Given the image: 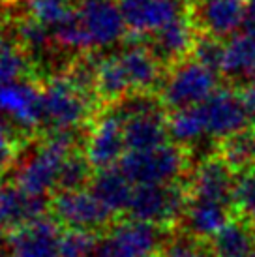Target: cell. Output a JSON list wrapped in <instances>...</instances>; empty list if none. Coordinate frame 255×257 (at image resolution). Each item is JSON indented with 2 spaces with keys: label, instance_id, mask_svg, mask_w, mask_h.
Listing matches in <instances>:
<instances>
[{
  "label": "cell",
  "instance_id": "1",
  "mask_svg": "<svg viewBox=\"0 0 255 257\" xmlns=\"http://www.w3.org/2000/svg\"><path fill=\"white\" fill-rule=\"evenodd\" d=\"M43 132H85L101 105L68 75L55 73L42 81Z\"/></svg>",
  "mask_w": 255,
  "mask_h": 257
},
{
  "label": "cell",
  "instance_id": "2",
  "mask_svg": "<svg viewBox=\"0 0 255 257\" xmlns=\"http://www.w3.org/2000/svg\"><path fill=\"white\" fill-rule=\"evenodd\" d=\"M188 205L190 188L186 179L167 184H135L124 218L147 221L165 233H173L182 227Z\"/></svg>",
  "mask_w": 255,
  "mask_h": 257
},
{
  "label": "cell",
  "instance_id": "3",
  "mask_svg": "<svg viewBox=\"0 0 255 257\" xmlns=\"http://www.w3.org/2000/svg\"><path fill=\"white\" fill-rule=\"evenodd\" d=\"M193 165L191 147L173 139L156 149L126 150L118 162V167L134 184H167L188 179Z\"/></svg>",
  "mask_w": 255,
  "mask_h": 257
},
{
  "label": "cell",
  "instance_id": "4",
  "mask_svg": "<svg viewBox=\"0 0 255 257\" xmlns=\"http://www.w3.org/2000/svg\"><path fill=\"white\" fill-rule=\"evenodd\" d=\"M220 73L195 60L186 58L165 72L160 86V100L167 111L199 105L221 85Z\"/></svg>",
  "mask_w": 255,
  "mask_h": 257
},
{
  "label": "cell",
  "instance_id": "5",
  "mask_svg": "<svg viewBox=\"0 0 255 257\" xmlns=\"http://www.w3.org/2000/svg\"><path fill=\"white\" fill-rule=\"evenodd\" d=\"M49 216L62 227L85 229L99 235L120 220L94 195L90 188L53 192L49 199Z\"/></svg>",
  "mask_w": 255,
  "mask_h": 257
},
{
  "label": "cell",
  "instance_id": "6",
  "mask_svg": "<svg viewBox=\"0 0 255 257\" xmlns=\"http://www.w3.org/2000/svg\"><path fill=\"white\" fill-rule=\"evenodd\" d=\"M167 233L147 221L120 218L99 238L94 257H152L158 255Z\"/></svg>",
  "mask_w": 255,
  "mask_h": 257
},
{
  "label": "cell",
  "instance_id": "7",
  "mask_svg": "<svg viewBox=\"0 0 255 257\" xmlns=\"http://www.w3.org/2000/svg\"><path fill=\"white\" fill-rule=\"evenodd\" d=\"M0 114L14 122L27 139L43 134L42 79L29 75L0 86Z\"/></svg>",
  "mask_w": 255,
  "mask_h": 257
},
{
  "label": "cell",
  "instance_id": "8",
  "mask_svg": "<svg viewBox=\"0 0 255 257\" xmlns=\"http://www.w3.org/2000/svg\"><path fill=\"white\" fill-rule=\"evenodd\" d=\"M83 149L94 171L118 165L126 154L124 118L116 105H103L85 132Z\"/></svg>",
  "mask_w": 255,
  "mask_h": 257
},
{
  "label": "cell",
  "instance_id": "9",
  "mask_svg": "<svg viewBox=\"0 0 255 257\" xmlns=\"http://www.w3.org/2000/svg\"><path fill=\"white\" fill-rule=\"evenodd\" d=\"M236 177L238 175L233 171V167L212 149L193 165L186 179L190 188V199L214 201L233 207Z\"/></svg>",
  "mask_w": 255,
  "mask_h": 257
},
{
  "label": "cell",
  "instance_id": "10",
  "mask_svg": "<svg viewBox=\"0 0 255 257\" xmlns=\"http://www.w3.org/2000/svg\"><path fill=\"white\" fill-rule=\"evenodd\" d=\"M77 14L90 49L109 47L126 40L128 27L118 0H81Z\"/></svg>",
  "mask_w": 255,
  "mask_h": 257
},
{
  "label": "cell",
  "instance_id": "11",
  "mask_svg": "<svg viewBox=\"0 0 255 257\" xmlns=\"http://www.w3.org/2000/svg\"><path fill=\"white\" fill-rule=\"evenodd\" d=\"M199 109L205 118L206 136L214 137V141L253 124L231 83L218 86L203 103H199Z\"/></svg>",
  "mask_w": 255,
  "mask_h": 257
},
{
  "label": "cell",
  "instance_id": "12",
  "mask_svg": "<svg viewBox=\"0 0 255 257\" xmlns=\"http://www.w3.org/2000/svg\"><path fill=\"white\" fill-rule=\"evenodd\" d=\"M62 225L51 216L19 225L4 233L10 257H62Z\"/></svg>",
  "mask_w": 255,
  "mask_h": 257
},
{
  "label": "cell",
  "instance_id": "13",
  "mask_svg": "<svg viewBox=\"0 0 255 257\" xmlns=\"http://www.w3.org/2000/svg\"><path fill=\"white\" fill-rule=\"evenodd\" d=\"M197 36V25L191 17V12H188L177 17L175 21H171L169 25H165L163 29L156 30L154 34L141 38V42H145L152 49V53L156 55L167 72L169 68L193 55ZM126 40H132V38H126Z\"/></svg>",
  "mask_w": 255,
  "mask_h": 257
},
{
  "label": "cell",
  "instance_id": "14",
  "mask_svg": "<svg viewBox=\"0 0 255 257\" xmlns=\"http://www.w3.org/2000/svg\"><path fill=\"white\" fill-rule=\"evenodd\" d=\"M190 12L199 32L229 40L246 23V0H190Z\"/></svg>",
  "mask_w": 255,
  "mask_h": 257
},
{
  "label": "cell",
  "instance_id": "15",
  "mask_svg": "<svg viewBox=\"0 0 255 257\" xmlns=\"http://www.w3.org/2000/svg\"><path fill=\"white\" fill-rule=\"evenodd\" d=\"M118 58L132 86V92H158L165 77V68L141 40H126Z\"/></svg>",
  "mask_w": 255,
  "mask_h": 257
},
{
  "label": "cell",
  "instance_id": "16",
  "mask_svg": "<svg viewBox=\"0 0 255 257\" xmlns=\"http://www.w3.org/2000/svg\"><path fill=\"white\" fill-rule=\"evenodd\" d=\"M134 182L128 179L118 165L105 167L94 173L90 190L113 214L124 218L134 195Z\"/></svg>",
  "mask_w": 255,
  "mask_h": 257
},
{
  "label": "cell",
  "instance_id": "17",
  "mask_svg": "<svg viewBox=\"0 0 255 257\" xmlns=\"http://www.w3.org/2000/svg\"><path fill=\"white\" fill-rule=\"evenodd\" d=\"M214 257H253L255 255V225L238 214L208 240Z\"/></svg>",
  "mask_w": 255,
  "mask_h": 257
},
{
  "label": "cell",
  "instance_id": "18",
  "mask_svg": "<svg viewBox=\"0 0 255 257\" xmlns=\"http://www.w3.org/2000/svg\"><path fill=\"white\" fill-rule=\"evenodd\" d=\"M233 216V207L214 201L190 199L182 227L191 235L210 240Z\"/></svg>",
  "mask_w": 255,
  "mask_h": 257
},
{
  "label": "cell",
  "instance_id": "19",
  "mask_svg": "<svg viewBox=\"0 0 255 257\" xmlns=\"http://www.w3.org/2000/svg\"><path fill=\"white\" fill-rule=\"evenodd\" d=\"M96 94L103 105H113L124 100L128 94H132V86L128 83L124 68L120 64L118 53L105 55L98 58L96 66Z\"/></svg>",
  "mask_w": 255,
  "mask_h": 257
},
{
  "label": "cell",
  "instance_id": "20",
  "mask_svg": "<svg viewBox=\"0 0 255 257\" xmlns=\"http://www.w3.org/2000/svg\"><path fill=\"white\" fill-rule=\"evenodd\" d=\"M214 150L238 173L255 167V124L214 141Z\"/></svg>",
  "mask_w": 255,
  "mask_h": 257
},
{
  "label": "cell",
  "instance_id": "21",
  "mask_svg": "<svg viewBox=\"0 0 255 257\" xmlns=\"http://www.w3.org/2000/svg\"><path fill=\"white\" fill-rule=\"evenodd\" d=\"M29 60V53L19 45L15 32L14 36L0 32V86L34 75Z\"/></svg>",
  "mask_w": 255,
  "mask_h": 257
},
{
  "label": "cell",
  "instance_id": "22",
  "mask_svg": "<svg viewBox=\"0 0 255 257\" xmlns=\"http://www.w3.org/2000/svg\"><path fill=\"white\" fill-rule=\"evenodd\" d=\"M169 134L173 141L188 145V147L206 136L205 118L199 105L169 111Z\"/></svg>",
  "mask_w": 255,
  "mask_h": 257
},
{
  "label": "cell",
  "instance_id": "23",
  "mask_svg": "<svg viewBox=\"0 0 255 257\" xmlns=\"http://www.w3.org/2000/svg\"><path fill=\"white\" fill-rule=\"evenodd\" d=\"M94 173L96 171H94V167L90 165L88 158H86L85 149L77 147L62 164V169L58 173L55 192L57 190H81V188H88L90 182H92Z\"/></svg>",
  "mask_w": 255,
  "mask_h": 257
},
{
  "label": "cell",
  "instance_id": "24",
  "mask_svg": "<svg viewBox=\"0 0 255 257\" xmlns=\"http://www.w3.org/2000/svg\"><path fill=\"white\" fill-rule=\"evenodd\" d=\"M158 257H214L210 244L205 238L191 235L184 229L167 233Z\"/></svg>",
  "mask_w": 255,
  "mask_h": 257
},
{
  "label": "cell",
  "instance_id": "25",
  "mask_svg": "<svg viewBox=\"0 0 255 257\" xmlns=\"http://www.w3.org/2000/svg\"><path fill=\"white\" fill-rule=\"evenodd\" d=\"M15 38L27 53H42L43 49H47L53 42V32L49 27H45L43 23L36 21L34 17L27 15L25 19L17 23L15 27Z\"/></svg>",
  "mask_w": 255,
  "mask_h": 257
},
{
  "label": "cell",
  "instance_id": "26",
  "mask_svg": "<svg viewBox=\"0 0 255 257\" xmlns=\"http://www.w3.org/2000/svg\"><path fill=\"white\" fill-rule=\"evenodd\" d=\"M101 235L85 229L62 227L60 253L62 257H94Z\"/></svg>",
  "mask_w": 255,
  "mask_h": 257
},
{
  "label": "cell",
  "instance_id": "27",
  "mask_svg": "<svg viewBox=\"0 0 255 257\" xmlns=\"http://www.w3.org/2000/svg\"><path fill=\"white\" fill-rule=\"evenodd\" d=\"M233 212L255 225V167L238 173L233 193Z\"/></svg>",
  "mask_w": 255,
  "mask_h": 257
},
{
  "label": "cell",
  "instance_id": "28",
  "mask_svg": "<svg viewBox=\"0 0 255 257\" xmlns=\"http://www.w3.org/2000/svg\"><path fill=\"white\" fill-rule=\"evenodd\" d=\"M75 10L70 0H29V15L45 27H57Z\"/></svg>",
  "mask_w": 255,
  "mask_h": 257
},
{
  "label": "cell",
  "instance_id": "29",
  "mask_svg": "<svg viewBox=\"0 0 255 257\" xmlns=\"http://www.w3.org/2000/svg\"><path fill=\"white\" fill-rule=\"evenodd\" d=\"M223 51H225V40H220V38L205 34V32H199L191 57L220 73Z\"/></svg>",
  "mask_w": 255,
  "mask_h": 257
},
{
  "label": "cell",
  "instance_id": "30",
  "mask_svg": "<svg viewBox=\"0 0 255 257\" xmlns=\"http://www.w3.org/2000/svg\"><path fill=\"white\" fill-rule=\"evenodd\" d=\"M0 257H10L8 255V244L4 235H0Z\"/></svg>",
  "mask_w": 255,
  "mask_h": 257
}]
</instances>
